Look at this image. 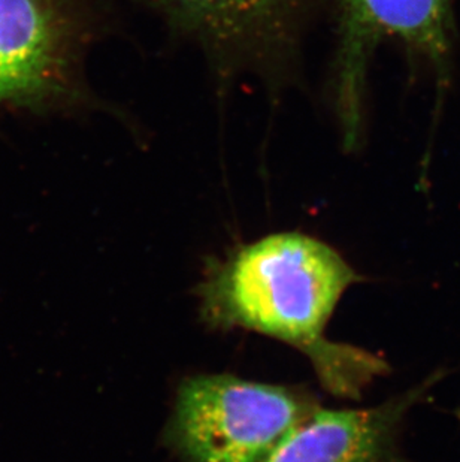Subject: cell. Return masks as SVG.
Wrapping results in <instances>:
<instances>
[{"label": "cell", "mask_w": 460, "mask_h": 462, "mask_svg": "<svg viewBox=\"0 0 460 462\" xmlns=\"http://www.w3.org/2000/svg\"><path fill=\"white\" fill-rule=\"evenodd\" d=\"M363 277L338 252L302 234H275L235 250L200 286L202 314L216 328H243L302 352L323 388L359 400L391 366L378 355L325 336L344 292Z\"/></svg>", "instance_id": "6da1fadb"}, {"label": "cell", "mask_w": 460, "mask_h": 462, "mask_svg": "<svg viewBox=\"0 0 460 462\" xmlns=\"http://www.w3.org/2000/svg\"><path fill=\"white\" fill-rule=\"evenodd\" d=\"M317 407L298 389L196 375L179 386L166 441L183 462H262Z\"/></svg>", "instance_id": "7a4b0ae2"}, {"label": "cell", "mask_w": 460, "mask_h": 462, "mask_svg": "<svg viewBox=\"0 0 460 462\" xmlns=\"http://www.w3.org/2000/svg\"><path fill=\"white\" fill-rule=\"evenodd\" d=\"M400 41L434 68L438 88L450 75L453 0H339L335 95L344 143L352 149L363 125L366 72L378 44Z\"/></svg>", "instance_id": "3957f363"}, {"label": "cell", "mask_w": 460, "mask_h": 462, "mask_svg": "<svg viewBox=\"0 0 460 462\" xmlns=\"http://www.w3.org/2000/svg\"><path fill=\"white\" fill-rule=\"evenodd\" d=\"M83 36L77 0H0V111L72 99Z\"/></svg>", "instance_id": "277c9868"}, {"label": "cell", "mask_w": 460, "mask_h": 462, "mask_svg": "<svg viewBox=\"0 0 460 462\" xmlns=\"http://www.w3.org/2000/svg\"><path fill=\"white\" fill-rule=\"evenodd\" d=\"M446 375L420 383L368 409H322L298 423L262 462H404L400 432L409 411Z\"/></svg>", "instance_id": "5b68a950"}, {"label": "cell", "mask_w": 460, "mask_h": 462, "mask_svg": "<svg viewBox=\"0 0 460 462\" xmlns=\"http://www.w3.org/2000/svg\"><path fill=\"white\" fill-rule=\"evenodd\" d=\"M214 49L261 56L286 40L302 0H156Z\"/></svg>", "instance_id": "8992f818"}, {"label": "cell", "mask_w": 460, "mask_h": 462, "mask_svg": "<svg viewBox=\"0 0 460 462\" xmlns=\"http://www.w3.org/2000/svg\"><path fill=\"white\" fill-rule=\"evenodd\" d=\"M152 2H154V4H156V0H152Z\"/></svg>", "instance_id": "52a82bcc"}, {"label": "cell", "mask_w": 460, "mask_h": 462, "mask_svg": "<svg viewBox=\"0 0 460 462\" xmlns=\"http://www.w3.org/2000/svg\"><path fill=\"white\" fill-rule=\"evenodd\" d=\"M457 414H459V416H460V411H459V413H457Z\"/></svg>", "instance_id": "ba28073f"}]
</instances>
